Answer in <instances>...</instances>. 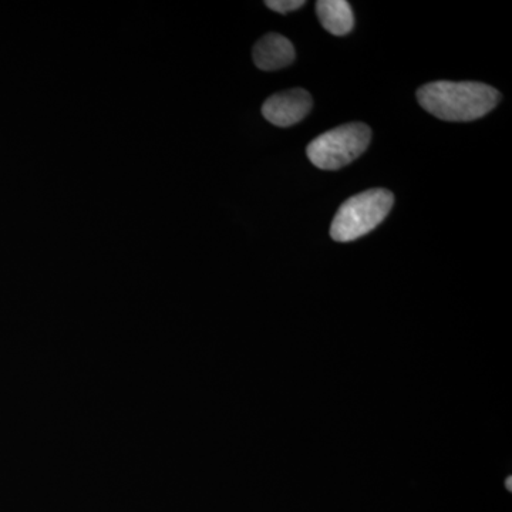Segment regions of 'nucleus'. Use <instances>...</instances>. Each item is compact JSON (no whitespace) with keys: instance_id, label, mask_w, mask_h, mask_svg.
<instances>
[{"instance_id":"nucleus-1","label":"nucleus","mask_w":512,"mask_h":512,"mask_svg":"<svg viewBox=\"0 0 512 512\" xmlns=\"http://www.w3.org/2000/svg\"><path fill=\"white\" fill-rule=\"evenodd\" d=\"M500 92L488 84L434 82L424 84L417 100L424 110L444 121H474L495 109Z\"/></svg>"},{"instance_id":"nucleus-2","label":"nucleus","mask_w":512,"mask_h":512,"mask_svg":"<svg viewBox=\"0 0 512 512\" xmlns=\"http://www.w3.org/2000/svg\"><path fill=\"white\" fill-rule=\"evenodd\" d=\"M394 204V195L384 188L360 192L340 205L330 227L336 242H352L365 237L384 221Z\"/></svg>"},{"instance_id":"nucleus-3","label":"nucleus","mask_w":512,"mask_h":512,"mask_svg":"<svg viewBox=\"0 0 512 512\" xmlns=\"http://www.w3.org/2000/svg\"><path fill=\"white\" fill-rule=\"evenodd\" d=\"M370 140L372 130L366 124H343L316 137L306 148V154L320 170H340L362 156Z\"/></svg>"},{"instance_id":"nucleus-4","label":"nucleus","mask_w":512,"mask_h":512,"mask_svg":"<svg viewBox=\"0 0 512 512\" xmlns=\"http://www.w3.org/2000/svg\"><path fill=\"white\" fill-rule=\"evenodd\" d=\"M312 106L311 94L303 89H292L269 97L262 106V114L274 126L291 127L305 119Z\"/></svg>"},{"instance_id":"nucleus-5","label":"nucleus","mask_w":512,"mask_h":512,"mask_svg":"<svg viewBox=\"0 0 512 512\" xmlns=\"http://www.w3.org/2000/svg\"><path fill=\"white\" fill-rule=\"evenodd\" d=\"M252 57L258 69L275 72L295 62V47L285 36L269 33L256 42Z\"/></svg>"},{"instance_id":"nucleus-6","label":"nucleus","mask_w":512,"mask_h":512,"mask_svg":"<svg viewBox=\"0 0 512 512\" xmlns=\"http://www.w3.org/2000/svg\"><path fill=\"white\" fill-rule=\"evenodd\" d=\"M316 13L323 28L335 36H345L355 26V16L346 0H319Z\"/></svg>"},{"instance_id":"nucleus-7","label":"nucleus","mask_w":512,"mask_h":512,"mask_svg":"<svg viewBox=\"0 0 512 512\" xmlns=\"http://www.w3.org/2000/svg\"><path fill=\"white\" fill-rule=\"evenodd\" d=\"M265 5L278 13H289L306 5L305 0H266Z\"/></svg>"},{"instance_id":"nucleus-8","label":"nucleus","mask_w":512,"mask_h":512,"mask_svg":"<svg viewBox=\"0 0 512 512\" xmlns=\"http://www.w3.org/2000/svg\"><path fill=\"white\" fill-rule=\"evenodd\" d=\"M508 490H511V478H508Z\"/></svg>"}]
</instances>
